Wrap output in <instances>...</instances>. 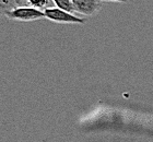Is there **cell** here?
<instances>
[{
	"instance_id": "1",
	"label": "cell",
	"mask_w": 153,
	"mask_h": 142,
	"mask_svg": "<svg viewBox=\"0 0 153 142\" xmlns=\"http://www.w3.org/2000/svg\"><path fill=\"white\" fill-rule=\"evenodd\" d=\"M45 18L58 24H85L86 18L76 16L74 13L67 12L57 7H48L44 9Z\"/></svg>"
},
{
	"instance_id": "2",
	"label": "cell",
	"mask_w": 153,
	"mask_h": 142,
	"mask_svg": "<svg viewBox=\"0 0 153 142\" xmlns=\"http://www.w3.org/2000/svg\"><path fill=\"white\" fill-rule=\"evenodd\" d=\"M7 19L18 22H33L38 20H44L45 13L39 9H35L30 6H18L13 10L6 13Z\"/></svg>"
},
{
	"instance_id": "3",
	"label": "cell",
	"mask_w": 153,
	"mask_h": 142,
	"mask_svg": "<svg viewBox=\"0 0 153 142\" xmlns=\"http://www.w3.org/2000/svg\"><path fill=\"white\" fill-rule=\"evenodd\" d=\"M76 14L83 18H91L101 11L103 7L102 0H72Z\"/></svg>"
},
{
	"instance_id": "4",
	"label": "cell",
	"mask_w": 153,
	"mask_h": 142,
	"mask_svg": "<svg viewBox=\"0 0 153 142\" xmlns=\"http://www.w3.org/2000/svg\"><path fill=\"white\" fill-rule=\"evenodd\" d=\"M51 1L55 4V7H57L61 10H65L67 12L76 14V9H74V6L72 3V0H51Z\"/></svg>"
},
{
	"instance_id": "5",
	"label": "cell",
	"mask_w": 153,
	"mask_h": 142,
	"mask_svg": "<svg viewBox=\"0 0 153 142\" xmlns=\"http://www.w3.org/2000/svg\"><path fill=\"white\" fill-rule=\"evenodd\" d=\"M19 6L16 0H0V16H6L7 12Z\"/></svg>"
},
{
	"instance_id": "6",
	"label": "cell",
	"mask_w": 153,
	"mask_h": 142,
	"mask_svg": "<svg viewBox=\"0 0 153 142\" xmlns=\"http://www.w3.org/2000/svg\"><path fill=\"white\" fill-rule=\"evenodd\" d=\"M51 0H26V6L33 7L35 9H45L49 4ZM48 8V7H47Z\"/></svg>"
},
{
	"instance_id": "7",
	"label": "cell",
	"mask_w": 153,
	"mask_h": 142,
	"mask_svg": "<svg viewBox=\"0 0 153 142\" xmlns=\"http://www.w3.org/2000/svg\"><path fill=\"white\" fill-rule=\"evenodd\" d=\"M102 1H107V2H119V3H127L129 0H102Z\"/></svg>"
},
{
	"instance_id": "8",
	"label": "cell",
	"mask_w": 153,
	"mask_h": 142,
	"mask_svg": "<svg viewBox=\"0 0 153 142\" xmlns=\"http://www.w3.org/2000/svg\"><path fill=\"white\" fill-rule=\"evenodd\" d=\"M16 2L19 6H25L26 4V0H16Z\"/></svg>"
}]
</instances>
